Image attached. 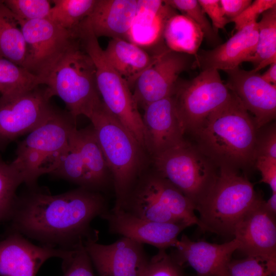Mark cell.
Instances as JSON below:
<instances>
[{
    "instance_id": "6da1fadb",
    "label": "cell",
    "mask_w": 276,
    "mask_h": 276,
    "mask_svg": "<svg viewBox=\"0 0 276 276\" xmlns=\"http://www.w3.org/2000/svg\"><path fill=\"white\" fill-rule=\"evenodd\" d=\"M110 210L102 193L82 187L52 195L37 186L28 188L18 198L10 219L11 231L42 245L75 250L97 241L92 220Z\"/></svg>"
},
{
    "instance_id": "7a4b0ae2",
    "label": "cell",
    "mask_w": 276,
    "mask_h": 276,
    "mask_svg": "<svg viewBox=\"0 0 276 276\" xmlns=\"http://www.w3.org/2000/svg\"><path fill=\"white\" fill-rule=\"evenodd\" d=\"M258 130L253 117L233 93L191 133L197 147L218 167L239 170L255 164Z\"/></svg>"
},
{
    "instance_id": "3957f363",
    "label": "cell",
    "mask_w": 276,
    "mask_h": 276,
    "mask_svg": "<svg viewBox=\"0 0 276 276\" xmlns=\"http://www.w3.org/2000/svg\"><path fill=\"white\" fill-rule=\"evenodd\" d=\"M88 119L111 175L117 211L142 174L144 149L103 101Z\"/></svg>"
},
{
    "instance_id": "277c9868",
    "label": "cell",
    "mask_w": 276,
    "mask_h": 276,
    "mask_svg": "<svg viewBox=\"0 0 276 276\" xmlns=\"http://www.w3.org/2000/svg\"><path fill=\"white\" fill-rule=\"evenodd\" d=\"M76 120L67 111L55 108L50 117L19 142L12 164L21 172L28 188L38 178L51 174L66 151Z\"/></svg>"
},
{
    "instance_id": "5b68a950",
    "label": "cell",
    "mask_w": 276,
    "mask_h": 276,
    "mask_svg": "<svg viewBox=\"0 0 276 276\" xmlns=\"http://www.w3.org/2000/svg\"><path fill=\"white\" fill-rule=\"evenodd\" d=\"M259 197L252 183L238 170L219 167L214 185L196 208L200 228L220 236H233L237 223Z\"/></svg>"
},
{
    "instance_id": "8992f818",
    "label": "cell",
    "mask_w": 276,
    "mask_h": 276,
    "mask_svg": "<svg viewBox=\"0 0 276 276\" xmlns=\"http://www.w3.org/2000/svg\"><path fill=\"white\" fill-rule=\"evenodd\" d=\"M45 86L52 97L58 96L64 102L67 111L76 120L80 115L89 118L102 102L95 65L78 36Z\"/></svg>"
},
{
    "instance_id": "52a82bcc",
    "label": "cell",
    "mask_w": 276,
    "mask_h": 276,
    "mask_svg": "<svg viewBox=\"0 0 276 276\" xmlns=\"http://www.w3.org/2000/svg\"><path fill=\"white\" fill-rule=\"evenodd\" d=\"M77 34L95 65L98 88L102 101L145 150L142 116L130 87L108 62L98 38L85 21L78 28Z\"/></svg>"
},
{
    "instance_id": "ba28073f",
    "label": "cell",
    "mask_w": 276,
    "mask_h": 276,
    "mask_svg": "<svg viewBox=\"0 0 276 276\" xmlns=\"http://www.w3.org/2000/svg\"><path fill=\"white\" fill-rule=\"evenodd\" d=\"M152 158L155 171L180 191L196 211L214 185L219 167L185 140Z\"/></svg>"
},
{
    "instance_id": "9c48e42d",
    "label": "cell",
    "mask_w": 276,
    "mask_h": 276,
    "mask_svg": "<svg viewBox=\"0 0 276 276\" xmlns=\"http://www.w3.org/2000/svg\"><path fill=\"white\" fill-rule=\"evenodd\" d=\"M27 45L24 68L43 85L77 36L48 18L18 21Z\"/></svg>"
},
{
    "instance_id": "30bf717a",
    "label": "cell",
    "mask_w": 276,
    "mask_h": 276,
    "mask_svg": "<svg viewBox=\"0 0 276 276\" xmlns=\"http://www.w3.org/2000/svg\"><path fill=\"white\" fill-rule=\"evenodd\" d=\"M48 88L40 85L30 91L0 95V150L43 123L55 108Z\"/></svg>"
},
{
    "instance_id": "8fae6325",
    "label": "cell",
    "mask_w": 276,
    "mask_h": 276,
    "mask_svg": "<svg viewBox=\"0 0 276 276\" xmlns=\"http://www.w3.org/2000/svg\"><path fill=\"white\" fill-rule=\"evenodd\" d=\"M232 95L215 69L201 70L191 80L178 84L174 96L186 132L191 133Z\"/></svg>"
},
{
    "instance_id": "7c38bea8",
    "label": "cell",
    "mask_w": 276,
    "mask_h": 276,
    "mask_svg": "<svg viewBox=\"0 0 276 276\" xmlns=\"http://www.w3.org/2000/svg\"><path fill=\"white\" fill-rule=\"evenodd\" d=\"M194 59L193 56L168 48L159 51L134 83L132 94L137 106L144 108L152 102L174 95L179 75L193 67Z\"/></svg>"
},
{
    "instance_id": "4fadbf2b",
    "label": "cell",
    "mask_w": 276,
    "mask_h": 276,
    "mask_svg": "<svg viewBox=\"0 0 276 276\" xmlns=\"http://www.w3.org/2000/svg\"><path fill=\"white\" fill-rule=\"evenodd\" d=\"M77 250H65L36 245L21 234L11 231L0 241V276H36L48 259L60 258L62 266L64 265Z\"/></svg>"
},
{
    "instance_id": "5bb4252c",
    "label": "cell",
    "mask_w": 276,
    "mask_h": 276,
    "mask_svg": "<svg viewBox=\"0 0 276 276\" xmlns=\"http://www.w3.org/2000/svg\"><path fill=\"white\" fill-rule=\"evenodd\" d=\"M98 276H142L149 259L143 244L122 237L110 244L84 246Z\"/></svg>"
},
{
    "instance_id": "9a60e30c",
    "label": "cell",
    "mask_w": 276,
    "mask_h": 276,
    "mask_svg": "<svg viewBox=\"0 0 276 276\" xmlns=\"http://www.w3.org/2000/svg\"><path fill=\"white\" fill-rule=\"evenodd\" d=\"M143 109L144 148L151 157L185 140L186 130L174 95L152 102Z\"/></svg>"
},
{
    "instance_id": "2e32d148",
    "label": "cell",
    "mask_w": 276,
    "mask_h": 276,
    "mask_svg": "<svg viewBox=\"0 0 276 276\" xmlns=\"http://www.w3.org/2000/svg\"><path fill=\"white\" fill-rule=\"evenodd\" d=\"M226 86L253 117L258 129L275 118L276 85L266 82L258 72L238 67L225 71Z\"/></svg>"
},
{
    "instance_id": "e0dca14e",
    "label": "cell",
    "mask_w": 276,
    "mask_h": 276,
    "mask_svg": "<svg viewBox=\"0 0 276 276\" xmlns=\"http://www.w3.org/2000/svg\"><path fill=\"white\" fill-rule=\"evenodd\" d=\"M101 218L108 223L109 231L137 242L159 249L175 247L178 236L191 225L185 222H158L140 218L123 210L111 209Z\"/></svg>"
},
{
    "instance_id": "ac0fdd59",
    "label": "cell",
    "mask_w": 276,
    "mask_h": 276,
    "mask_svg": "<svg viewBox=\"0 0 276 276\" xmlns=\"http://www.w3.org/2000/svg\"><path fill=\"white\" fill-rule=\"evenodd\" d=\"M261 196L237 223L234 238L246 256L276 259L275 216L264 208Z\"/></svg>"
},
{
    "instance_id": "d6986e66",
    "label": "cell",
    "mask_w": 276,
    "mask_h": 276,
    "mask_svg": "<svg viewBox=\"0 0 276 276\" xmlns=\"http://www.w3.org/2000/svg\"><path fill=\"white\" fill-rule=\"evenodd\" d=\"M239 242L235 238L222 244L194 241L183 234L172 254L183 267L190 266L195 276H229L228 265L233 253L238 249Z\"/></svg>"
},
{
    "instance_id": "ffe728a7",
    "label": "cell",
    "mask_w": 276,
    "mask_h": 276,
    "mask_svg": "<svg viewBox=\"0 0 276 276\" xmlns=\"http://www.w3.org/2000/svg\"><path fill=\"white\" fill-rule=\"evenodd\" d=\"M119 210L155 222H184L168 210L166 181L156 172L141 174Z\"/></svg>"
},
{
    "instance_id": "44dd1931",
    "label": "cell",
    "mask_w": 276,
    "mask_h": 276,
    "mask_svg": "<svg viewBox=\"0 0 276 276\" xmlns=\"http://www.w3.org/2000/svg\"><path fill=\"white\" fill-rule=\"evenodd\" d=\"M258 39L257 22L238 30L225 42L214 49L201 51L195 56L193 67L226 71L248 61L254 54Z\"/></svg>"
},
{
    "instance_id": "7402d4cb",
    "label": "cell",
    "mask_w": 276,
    "mask_h": 276,
    "mask_svg": "<svg viewBox=\"0 0 276 276\" xmlns=\"http://www.w3.org/2000/svg\"><path fill=\"white\" fill-rule=\"evenodd\" d=\"M137 8V0H96L84 20L97 38L128 40Z\"/></svg>"
},
{
    "instance_id": "603a6c76",
    "label": "cell",
    "mask_w": 276,
    "mask_h": 276,
    "mask_svg": "<svg viewBox=\"0 0 276 276\" xmlns=\"http://www.w3.org/2000/svg\"><path fill=\"white\" fill-rule=\"evenodd\" d=\"M72 138L85 169V189L102 193L109 186L113 187L111 174L92 125L82 129L76 128Z\"/></svg>"
},
{
    "instance_id": "cb8c5ba5",
    "label": "cell",
    "mask_w": 276,
    "mask_h": 276,
    "mask_svg": "<svg viewBox=\"0 0 276 276\" xmlns=\"http://www.w3.org/2000/svg\"><path fill=\"white\" fill-rule=\"evenodd\" d=\"M103 52L108 62L130 89L157 55L150 56L140 45L121 38L111 39Z\"/></svg>"
},
{
    "instance_id": "d4e9b609",
    "label": "cell",
    "mask_w": 276,
    "mask_h": 276,
    "mask_svg": "<svg viewBox=\"0 0 276 276\" xmlns=\"http://www.w3.org/2000/svg\"><path fill=\"white\" fill-rule=\"evenodd\" d=\"M175 9L164 1L137 0L135 17L129 33V41L139 45L153 44L163 37L169 18Z\"/></svg>"
},
{
    "instance_id": "484cf974",
    "label": "cell",
    "mask_w": 276,
    "mask_h": 276,
    "mask_svg": "<svg viewBox=\"0 0 276 276\" xmlns=\"http://www.w3.org/2000/svg\"><path fill=\"white\" fill-rule=\"evenodd\" d=\"M163 38L170 51L196 56L204 38L200 27L192 19L175 13L166 22Z\"/></svg>"
},
{
    "instance_id": "4316f807",
    "label": "cell",
    "mask_w": 276,
    "mask_h": 276,
    "mask_svg": "<svg viewBox=\"0 0 276 276\" xmlns=\"http://www.w3.org/2000/svg\"><path fill=\"white\" fill-rule=\"evenodd\" d=\"M27 45L18 22L0 0V56L24 68Z\"/></svg>"
},
{
    "instance_id": "83f0119b",
    "label": "cell",
    "mask_w": 276,
    "mask_h": 276,
    "mask_svg": "<svg viewBox=\"0 0 276 276\" xmlns=\"http://www.w3.org/2000/svg\"><path fill=\"white\" fill-rule=\"evenodd\" d=\"M257 26L258 39L256 51L248 61L255 65L252 70L254 72L276 63V6L262 14Z\"/></svg>"
},
{
    "instance_id": "f1b7e54d",
    "label": "cell",
    "mask_w": 276,
    "mask_h": 276,
    "mask_svg": "<svg viewBox=\"0 0 276 276\" xmlns=\"http://www.w3.org/2000/svg\"><path fill=\"white\" fill-rule=\"evenodd\" d=\"M96 0H53L48 18L67 30L75 32L91 13Z\"/></svg>"
},
{
    "instance_id": "f546056e",
    "label": "cell",
    "mask_w": 276,
    "mask_h": 276,
    "mask_svg": "<svg viewBox=\"0 0 276 276\" xmlns=\"http://www.w3.org/2000/svg\"><path fill=\"white\" fill-rule=\"evenodd\" d=\"M43 85L37 77L0 56V95L23 93Z\"/></svg>"
},
{
    "instance_id": "4dcf8cb0",
    "label": "cell",
    "mask_w": 276,
    "mask_h": 276,
    "mask_svg": "<svg viewBox=\"0 0 276 276\" xmlns=\"http://www.w3.org/2000/svg\"><path fill=\"white\" fill-rule=\"evenodd\" d=\"M23 183L21 172L12 163L4 161L0 154V222L10 220L18 198L16 190Z\"/></svg>"
},
{
    "instance_id": "1f68e13d",
    "label": "cell",
    "mask_w": 276,
    "mask_h": 276,
    "mask_svg": "<svg viewBox=\"0 0 276 276\" xmlns=\"http://www.w3.org/2000/svg\"><path fill=\"white\" fill-rule=\"evenodd\" d=\"M72 133L68 146L58 167L50 174L85 188V169L80 154L73 140Z\"/></svg>"
},
{
    "instance_id": "d6a6232c",
    "label": "cell",
    "mask_w": 276,
    "mask_h": 276,
    "mask_svg": "<svg viewBox=\"0 0 276 276\" xmlns=\"http://www.w3.org/2000/svg\"><path fill=\"white\" fill-rule=\"evenodd\" d=\"M164 2L173 9L179 10L182 14L192 19L202 30L208 42L217 45L220 42L218 33L215 32L204 12L196 0H168Z\"/></svg>"
},
{
    "instance_id": "836d02e7",
    "label": "cell",
    "mask_w": 276,
    "mask_h": 276,
    "mask_svg": "<svg viewBox=\"0 0 276 276\" xmlns=\"http://www.w3.org/2000/svg\"><path fill=\"white\" fill-rule=\"evenodd\" d=\"M229 276H271L276 273V259L247 256L241 260H231L228 265Z\"/></svg>"
},
{
    "instance_id": "e575fe53",
    "label": "cell",
    "mask_w": 276,
    "mask_h": 276,
    "mask_svg": "<svg viewBox=\"0 0 276 276\" xmlns=\"http://www.w3.org/2000/svg\"><path fill=\"white\" fill-rule=\"evenodd\" d=\"M17 20L30 21L48 18L51 9V1L4 0Z\"/></svg>"
},
{
    "instance_id": "d590c367",
    "label": "cell",
    "mask_w": 276,
    "mask_h": 276,
    "mask_svg": "<svg viewBox=\"0 0 276 276\" xmlns=\"http://www.w3.org/2000/svg\"><path fill=\"white\" fill-rule=\"evenodd\" d=\"M142 276H184L183 267L166 249H159L149 259Z\"/></svg>"
},
{
    "instance_id": "8d00e7d4",
    "label": "cell",
    "mask_w": 276,
    "mask_h": 276,
    "mask_svg": "<svg viewBox=\"0 0 276 276\" xmlns=\"http://www.w3.org/2000/svg\"><path fill=\"white\" fill-rule=\"evenodd\" d=\"M62 268V276H96L84 246L77 249L70 261Z\"/></svg>"
},
{
    "instance_id": "74e56055",
    "label": "cell",
    "mask_w": 276,
    "mask_h": 276,
    "mask_svg": "<svg viewBox=\"0 0 276 276\" xmlns=\"http://www.w3.org/2000/svg\"><path fill=\"white\" fill-rule=\"evenodd\" d=\"M276 6L275 0H256L236 18L232 20L235 24L237 31L251 24L257 22L260 14Z\"/></svg>"
},
{
    "instance_id": "f35d334b",
    "label": "cell",
    "mask_w": 276,
    "mask_h": 276,
    "mask_svg": "<svg viewBox=\"0 0 276 276\" xmlns=\"http://www.w3.org/2000/svg\"><path fill=\"white\" fill-rule=\"evenodd\" d=\"M265 156L276 159V128L272 124L257 135L256 158Z\"/></svg>"
},
{
    "instance_id": "ab89813d",
    "label": "cell",
    "mask_w": 276,
    "mask_h": 276,
    "mask_svg": "<svg viewBox=\"0 0 276 276\" xmlns=\"http://www.w3.org/2000/svg\"><path fill=\"white\" fill-rule=\"evenodd\" d=\"M198 2L205 14L212 21V26L217 33L219 29H223L230 20L224 15L219 0H198Z\"/></svg>"
},
{
    "instance_id": "60d3db41",
    "label": "cell",
    "mask_w": 276,
    "mask_h": 276,
    "mask_svg": "<svg viewBox=\"0 0 276 276\" xmlns=\"http://www.w3.org/2000/svg\"><path fill=\"white\" fill-rule=\"evenodd\" d=\"M255 165L261 172V181L267 184L272 193H276V159L258 156L256 158Z\"/></svg>"
},
{
    "instance_id": "b9f144b4",
    "label": "cell",
    "mask_w": 276,
    "mask_h": 276,
    "mask_svg": "<svg viewBox=\"0 0 276 276\" xmlns=\"http://www.w3.org/2000/svg\"><path fill=\"white\" fill-rule=\"evenodd\" d=\"M251 0H220L224 16L231 22L238 17L251 3Z\"/></svg>"
},
{
    "instance_id": "7bdbcfd3",
    "label": "cell",
    "mask_w": 276,
    "mask_h": 276,
    "mask_svg": "<svg viewBox=\"0 0 276 276\" xmlns=\"http://www.w3.org/2000/svg\"><path fill=\"white\" fill-rule=\"evenodd\" d=\"M261 77L266 82L276 85V63L270 65L266 71L261 75Z\"/></svg>"
},
{
    "instance_id": "ee69618b",
    "label": "cell",
    "mask_w": 276,
    "mask_h": 276,
    "mask_svg": "<svg viewBox=\"0 0 276 276\" xmlns=\"http://www.w3.org/2000/svg\"><path fill=\"white\" fill-rule=\"evenodd\" d=\"M265 209L271 214L276 216V193H272L267 201H264Z\"/></svg>"
},
{
    "instance_id": "f6af8a7d",
    "label": "cell",
    "mask_w": 276,
    "mask_h": 276,
    "mask_svg": "<svg viewBox=\"0 0 276 276\" xmlns=\"http://www.w3.org/2000/svg\"><path fill=\"white\" fill-rule=\"evenodd\" d=\"M271 276H276V273H273Z\"/></svg>"
}]
</instances>
